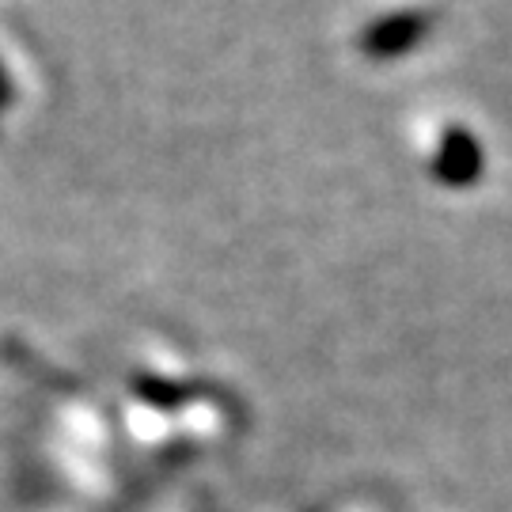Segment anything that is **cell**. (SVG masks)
Returning <instances> with one entry per match:
<instances>
[{
	"label": "cell",
	"mask_w": 512,
	"mask_h": 512,
	"mask_svg": "<svg viewBox=\"0 0 512 512\" xmlns=\"http://www.w3.org/2000/svg\"><path fill=\"white\" fill-rule=\"evenodd\" d=\"M429 23L433 19L425 16V12H391V16H380L376 23H368L365 31H361V50L368 57H376V61L403 57L418 42H425Z\"/></svg>",
	"instance_id": "cell-1"
},
{
	"label": "cell",
	"mask_w": 512,
	"mask_h": 512,
	"mask_svg": "<svg viewBox=\"0 0 512 512\" xmlns=\"http://www.w3.org/2000/svg\"><path fill=\"white\" fill-rule=\"evenodd\" d=\"M482 171H486V152H482L475 133L463 126L444 129L437 156H433V175L440 183L452 186V190H463V186L478 183Z\"/></svg>",
	"instance_id": "cell-2"
},
{
	"label": "cell",
	"mask_w": 512,
	"mask_h": 512,
	"mask_svg": "<svg viewBox=\"0 0 512 512\" xmlns=\"http://www.w3.org/2000/svg\"><path fill=\"white\" fill-rule=\"evenodd\" d=\"M137 395L152 406H164V410H175V406L186 403V387L179 384H167V380H156V376H148V380H137Z\"/></svg>",
	"instance_id": "cell-3"
}]
</instances>
